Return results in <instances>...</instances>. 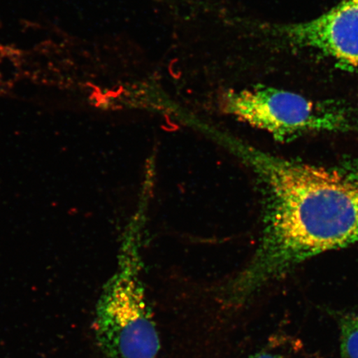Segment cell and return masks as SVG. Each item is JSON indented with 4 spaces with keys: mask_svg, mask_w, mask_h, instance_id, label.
I'll list each match as a JSON object with an SVG mask.
<instances>
[{
    "mask_svg": "<svg viewBox=\"0 0 358 358\" xmlns=\"http://www.w3.org/2000/svg\"><path fill=\"white\" fill-rule=\"evenodd\" d=\"M238 149L259 179L264 212L256 252L222 290L223 301L237 307L307 259L358 243L357 163L320 166Z\"/></svg>",
    "mask_w": 358,
    "mask_h": 358,
    "instance_id": "1",
    "label": "cell"
},
{
    "mask_svg": "<svg viewBox=\"0 0 358 358\" xmlns=\"http://www.w3.org/2000/svg\"><path fill=\"white\" fill-rule=\"evenodd\" d=\"M140 246L127 240L96 304L93 330L108 358H157L161 343L143 280Z\"/></svg>",
    "mask_w": 358,
    "mask_h": 358,
    "instance_id": "2",
    "label": "cell"
},
{
    "mask_svg": "<svg viewBox=\"0 0 358 358\" xmlns=\"http://www.w3.org/2000/svg\"><path fill=\"white\" fill-rule=\"evenodd\" d=\"M227 114L262 129L275 140H294L312 134L357 131L358 113L334 101H313L285 90L257 85L224 94Z\"/></svg>",
    "mask_w": 358,
    "mask_h": 358,
    "instance_id": "3",
    "label": "cell"
},
{
    "mask_svg": "<svg viewBox=\"0 0 358 358\" xmlns=\"http://www.w3.org/2000/svg\"><path fill=\"white\" fill-rule=\"evenodd\" d=\"M290 46L310 49L348 71H358V0H342L315 19L275 27Z\"/></svg>",
    "mask_w": 358,
    "mask_h": 358,
    "instance_id": "4",
    "label": "cell"
},
{
    "mask_svg": "<svg viewBox=\"0 0 358 358\" xmlns=\"http://www.w3.org/2000/svg\"><path fill=\"white\" fill-rule=\"evenodd\" d=\"M340 343L344 358H358V315L345 313L340 317Z\"/></svg>",
    "mask_w": 358,
    "mask_h": 358,
    "instance_id": "5",
    "label": "cell"
},
{
    "mask_svg": "<svg viewBox=\"0 0 358 358\" xmlns=\"http://www.w3.org/2000/svg\"><path fill=\"white\" fill-rule=\"evenodd\" d=\"M248 358H287L279 352H262Z\"/></svg>",
    "mask_w": 358,
    "mask_h": 358,
    "instance_id": "6",
    "label": "cell"
}]
</instances>
